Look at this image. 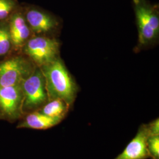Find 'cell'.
Listing matches in <instances>:
<instances>
[{"instance_id":"1","label":"cell","mask_w":159,"mask_h":159,"mask_svg":"<svg viewBox=\"0 0 159 159\" xmlns=\"http://www.w3.org/2000/svg\"><path fill=\"white\" fill-rule=\"evenodd\" d=\"M40 68L44 77L48 100L61 99L71 107L78 87L60 57Z\"/></svg>"},{"instance_id":"2","label":"cell","mask_w":159,"mask_h":159,"mask_svg":"<svg viewBox=\"0 0 159 159\" xmlns=\"http://www.w3.org/2000/svg\"><path fill=\"white\" fill-rule=\"evenodd\" d=\"M138 31L137 48H147L157 44L159 38L158 7L148 0H132Z\"/></svg>"},{"instance_id":"3","label":"cell","mask_w":159,"mask_h":159,"mask_svg":"<svg viewBox=\"0 0 159 159\" xmlns=\"http://www.w3.org/2000/svg\"><path fill=\"white\" fill-rule=\"evenodd\" d=\"M36 67L29 57L21 52L10 54L0 61V87L21 84Z\"/></svg>"},{"instance_id":"4","label":"cell","mask_w":159,"mask_h":159,"mask_svg":"<svg viewBox=\"0 0 159 159\" xmlns=\"http://www.w3.org/2000/svg\"><path fill=\"white\" fill-rule=\"evenodd\" d=\"M60 46L56 37L33 35L23 47L21 52L40 68L60 57Z\"/></svg>"},{"instance_id":"5","label":"cell","mask_w":159,"mask_h":159,"mask_svg":"<svg viewBox=\"0 0 159 159\" xmlns=\"http://www.w3.org/2000/svg\"><path fill=\"white\" fill-rule=\"evenodd\" d=\"M21 87L24 115L39 110L48 101L44 77L39 67H37L34 72L23 81Z\"/></svg>"},{"instance_id":"6","label":"cell","mask_w":159,"mask_h":159,"mask_svg":"<svg viewBox=\"0 0 159 159\" xmlns=\"http://www.w3.org/2000/svg\"><path fill=\"white\" fill-rule=\"evenodd\" d=\"M23 10L33 35L56 37L61 27V23L56 16L36 6L23 7Z\"/></svg>"},{"instance_id":"7","label":"cell","mask_w":159,"mask_h":159,"mask_svg":"<svg viewBox=\"0 0 159 159\" xmlns=\"http://www.w3.org/2000/svg\"><path fill=\"white\" fill-rule=\"evenodd\" d=\"M23 89L18 85L0 87V119L15 122L24 116Z\"/></svg>"},{"instance_id":"8","label":"cell","mask_w":159,"mask_h":159,"mask_svg":"<svg viewBox=\"0 0 159 159\" xmlns=\"http://www.w3.org/2000/svg\"><path fill=\"white\" fill-rule=\"evenodd\" d=\"M12 50L21 52L23 47L33 36L24 16L23 7H19L8 19Z\"/></svg>"},{"instance_id":"9","label":"cell","mask_w":159,"mask_h":159,"mask_svg":"<svg viewBox=\"0 0 159 159\" xmlns=\"http://www.w3.org/2000/svg\"><path fill=\"white\" fill-rule=\"evenodd\" d=\"M148 137L146 125L140 127L136 135L121 153L114 159H147L149 158L147 148Z\"/></svg>"},{"instance_id":"10","label":"cell","mask_w":159,"mask_h":159,"mask_svg":"<svg viewBox=\"0 0 159 159\" xmlns=\"http://www.w3.org/2000/svg\"><path fill=\"white\" fill-rule=\"evenodd\" d=\"M18 124V129H31L35 130H46L58 125L62 120L53 118L34 111L25 114Z\"/></svg>"},{"instance_id":"11","label":"cell","mask_w":159,"mask_h":159,"mask_svg":"<svg viewBox=\"0 0 159 159\" xmlns=\"http://www.w3.org/2000/svg\"><path fill=\"white\" fill-rule=\"evenodd\" d=\"M70 107L65 102L61 99L56 98L48 100L38 111L49 117L63 120L68 113Z\"/></svg>"},{"instance_id":"12","label":"cell","mask_w":159,"mask_h":159,"mask_svg":"<svg viewBox=\"0 0 159 159\" xmlns=\"http://www.w3.org/2000/svg\"><path fill=\"white\" fill-rule=\"evenodd\" d=\"M12 44L8 20L0 21V58L11 54Z\"/></svg>"},{"instance_id":"13","label":"cell","mask_w":159,"mask_h":159,"mask_svg":"<svg viewBox=\"0 0 159 159\" xmlns=\"http://www.w3.org/2000/svg\"><path fill=\"white\" fill-rule=\"evenodd\" d=\"M19 7L17 0H0V21L8 20Z\"/></svg>"},{"instance_id":"14","label":"cell","mask_w":159,"mask_h":159,"mask_svg":"<svg viewBox=\"0 0 159 159\" xmlns=\"http://www.w3.org/2000/svg\"><path fill=\"white\" fill-rule=\"evenodd\" d=\"M147 148L150 157L159 159V136L148 137Z\"/></svg>"},{"instance_id":"15","label":"cell","mask_w":159,"mask_h":159,"mask_svg":"<svg viewBox=\"0 0 159 159\" xmlns=\"http://www.w3.org/2000/svg\"><path fill=\"white\" fill-rule=\"evenodd\" d=\"M146 126L148 133V136H159V118L146 125Z\"/></svg>"}]
</instances>
